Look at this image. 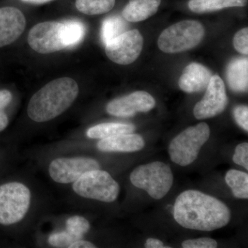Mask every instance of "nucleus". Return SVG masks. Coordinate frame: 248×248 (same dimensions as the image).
I'll return each instance as SVG.
<instances>
[{
	"instance_id": "6e6552de",
	"label": "nucleus",
	"mask_w": 248,
	"mask_h": 248,
	"mask_svg": "<svg viewBox=\"0 0 248 248\" xmlns=\"http://www.w3.org/2000/svg\"><path fill=\"white\" fill-rule=\"evenodd\" d=\"M28 43L34 51L50 54L66 49L62 22L48 21L34 26L28 35Z\"/></svg>"
},
{
	"instance_id": "423d86ee",
	"label": "nucleus",
	"mask_w": 248,
	"mask_h": 248,
	"mask_svg": "<svg viewBox=\"0 0 248 248\" xmlns=\"http://www.w3.org/2000/svg\"><path fill=\"white\" fill-rule=\"evenodd\" d=\"M205 35V29L195 20H184L165 29L159 39L158 46L169 54L182 53L200 45Z\"/></svg>"
},
{
	"instance_id": "bb28decb",
	"label": "nucleus",
	"mask_w": 248,
	"mask_h": 248,
	"mask_svg": "<svg viewBox=\"0 0 248 248\" xmlns=\"http://www.w3.org/2000/svg\"><path fill=\"white\" fill-rule=\"evenodd\" d=\"M234 48L239 53L248 55V29L244 28L236 32L234 37Z\"/></svg>"
},
{
	"instance_id": "a878e982",
	"label": "nucleus",
	"mask_w": 248,
	"mask_h": 248,
	"mask_svg": "<svg viewBox=\"0 0 248 248\" xmlns=\"http://www.w3.org/2000/svg\"><path fill=\"white\" fill-rule=\"evenodd\" d=\"M217 246L216 240L208 237L187 239L182 243V247L184 248H216Z\"/></svg>"
},
{
	"instance_id": "dca6fc26",
	"label": "nucleus",
	"mask_w": 248,
	"mask_h": 248,
	"mask_svg": "<svg viewBox=\"0 0 248 248\" xmlns=\"http://www.w3.org/2000/svg\"><path fill=\"white\" fill-rule=\"evenodd\" d=\"M162 0H128L122 10V16L129 22L146 20L157 13Z\"/></svg>"
},
{
	"instance_id": "5701e85b",
	"label": "nucleus",
	"mask_w": 248,
	"mask_h": 248,
	"mask_svg": "<svg viewBox=\"0 0 248 248\" xmlns=\"http://www.w3.org/2000/svg\"><path fill=\"white\" fill-rule=\"evenodd\" d=\"M126 22L121 16H114L107 18L103 22L102 27V40L104 45L110 41L125 32Z\"/></svg>"
},
{
	"instance_id": "72a5a7b5",
	"label": "nucleus",
	"mask_w": 248,
	"mask_h": 248,
	"mask_svg": "<svg viewBox=\"0 0 248 248\" xmlns=\"http://www.w3.org/2000/svg\"><path fill=\"white\" fill-rule=\"evenodd\" d=\"M23 2L28 3L31 4H43L49 2L52 0H22Z\"/></svg>"
},
{
	"instance_id": "ddd939ff",
	"label": "nucleus",
	"mask_w": 248,
	"mask_h": 248,
	"mask_svg": "<svg viewBox=\"0 0 248 248\" xmlns=\"http://www.w3.org/2000/svg\"><path fill=\"white\" fill-rule=\"evenodd\" d=\"M27 26L25 16L13 6L0 8V48L14 43Z\"/></svg>"
},
{
	"instance_id": "1a4fd4ad",
	"label": "nucleus",
	"mask_w": 248,
	"mask_h": 248,
	"mask_svg": "<svg viewBox=\"0 0 248 248\" xmlns=\"http://www.w3.org/2000/svg\"><path fill=\"white\" fill-rule=\"evenodd\" d=\"M100 169L97 160L86 156L60 157L48 166V173L54 182L60 184H73L84 173Z\"/></svg>"
},
{
	"instance_id": "4468645a",
	"label": "nucleus",
	"mask_w": 248,
	"mask_h": 248,
	"mask_svg": "<svg viewBox=\"0 0 248 248\" xmlns=\"http://www.w3.org/2000/svg\"><path fill=\"white\" fill-rule=\"evenodd\" d=\"M212 77L213 74L208 68L194 62L184 68L179 78V86L186 93L202 92L208 87Z\"/></svg>"
},
{
	"instance_id": "393cba45",
	"label": "nucleus",
	"mask_w": 248,
	"mask_h": 248,
	"mask_svg": "<svg viewBox=\"0 0 248 248\" xmlns=\"http://www.w3.org/2000/svg\"><path fill=\"white\" fill-rule=\"evenodd\" d=\"M76 240L67 231L58 232L49 236L48 244L54 248H69Z\"/></svg>"
},
{
	"instance_id": "39448f33",
	"label": "nucleus",
	"mask_w": 248,
	"mask_h": 248,
	"mask_svg": "<svg viewBox=\"0 0 248 248\" xmlns=\"http://www.w3.org/2000/svg\"><path fill=\"white\" fill-rule=\"evenodd\" d=\"M210 136V129L205 122L185 129L170 143L169 153L172 162L180 166L192 164Z\"/></svg>"
},
{
	"instance_id": "f03ea898",
	"label": "nucleus",
	"mask_w": 248,
	"mask_h": 248,
	"mask_svg": "<svg viewBox=\"0 0 248 248\" xmlns=\"http://www.w3.org/2000/svg\"><path fill=\"white\" fill-rule=\"evenodd\" d=\"M79 93L76 80L71 78L54 79L31 98L27 107L28 116L37 123L53 120L73 105Z\"/></svg>"
},
{
	"instance_id": "a211bd4d",
	"label": "nucleus",
	"mask_w": 248,
	"mask_h": 248,
	"mask_svg": "<svg viewBox=\"0 0 248 248\" xmlns=\"http://www.w3.org/2000/svg\"><path fill=\"white\" fill-rule=\"evenodd\" d=\"M248 0H189L187 7L195 14H206L247 6Z\"/></svg>"
},
{
	"instance_id": "aec40b11",
	"label": "nucleus",
	"mask_w": 248,
	"mask_h": 248,
	"mask_svg": "<svg viewBox=\"0 0 248 248\" xmlns=\"http://www.w3.org/2000/svg\"><path fill=\"white\" fill-rule=\"evenodd\" d=\"M62 26L66 48H73L84 40L86 29L82 22L77 19H69L62 22Z\"/></svg>"
},
{
	"instance_id": "f257e3e1",
	"label": "nucleus",
	"mask_w": 248,
	"mask_h": 248,
	"mask_svg": "<svg viewBox=\"0 0 248 248\" xmlns=\"http://www.w3.org/2000/svg\"><path fill=\"white\" fill-rule=\"evenodd\" d=\"M173 216L183 228L208 232L228 225L231 213L226 204L218 199L199 190H189L178 196Z\"/></svg>"
},
{
	"instance_id": "473e14b6",
	"label": "nucleus",
	"mask_w": 248,
	"mask_h": 248,
	"mask_svg": "<svg viewBox=\"0 0 248 248\" xmlns=\"http://www.w3.org/2000/svg\"><path fill=\"white\" fill-rule=\"evenodd\" d=\"M9 120L4 109L0 108V132H2L9 125Z\"/></svg>"
},
{
	"instance_id": "c756f323",
	"label": "nucleus",
	"mask_w": 248,
	"mask_h": 248,
	"mask_svg": "<svg viewBox=\"0 0 248 248\" xmlns=\"http://www.w3.org/2000/svg\"><path fill=\"white\" fill-rule=\"evenodd\" d=\"M13 100V94L9 90H0V108H6Z\"/></svg>"
},
{
	"instance_id": "9b49d317",
	"label": "nucleus",
	"mask_w": 248,
	"mask_h": 248,
	"mask_svg": "<svg viewBox=\"0 0 248 248\" xmlns=\"http://www.w3.org/2000/svg\"><path fill=\"white\" fill-rule=\"evenodd\" d=\"M203 99L196 104L193 113L197 120L211 118L222 113L228 104L224 83L219 76L212 77Z\"/></svg>"
},
{
	"instance_id": "2eb2a0df",
	"label": "nucleus",
	"mask_w": 248,
	"mask_h": 248,
	"mask_svg": "<svg viewBox=\"0 0 248 248\" xmlns=\"http://www.w3.org/2000/svg\"><path fill=\"white\" fill-rule=\"evenodd\" d=\"M145 146V141L138 134L125 133L98 141L99 151L106 153H134L141 151Z\"/></svg>"
},
{
	"instance_id": "4be33fe9",
	"label": "nucleus",
	"mask_w": 248,
	"mask_h": 248,
	"mask_svg": "<svg viewBox=\"0 0 248 248\" xmlns=\"http://www.w3.org/2000/svg\"><path fill=\"white\" fill-rule=\"evenodd\" d=\"M116 0H76L77 9L88 16L107 14L115 7Z\"/></svg>"
},
{
	"instance_id": "b1692460",
	"label": "nucleus",
	"mask_w": 248,
	"mask_h": 248,
	"mask_svg": "<svg viewBox=\"0 0 248 248\" xmlns=\"http://www.w3.org/2000/svg\"><path fill=\"white\" fill-rule=\"evenodd\" d=\"M66 231L76 239H83L91 229L90 222L84 217L73 216L67 219Z\"/></svg>"
},
{
	"instance_id": "6ab92c4d",
	"label": "nucleus",
	"mask_w": 248,
	"mask_h": 248,
	"mask_svg": "<svg viewBox=\"0 0 248 248\" xmlns=\"http://www.w3.org/2000/svg\"><path fill=\"white\" fill-rule=\"evenodd\" d=\"M135 130L133 124L103 123L88 129L86 136L93 140H103L121 134L132 133Z\"/></svg>"
},
{
	"instance_id": "cd10ccee",
	"label": "nucleus",
	"mask_w": 248,
	"mask_h": 248,
	"mask_svg": "<svg viewBox=\"0 0 248 248\" xmlns=\"http://www.w3.org/2000/svg\"><path fill=\"white\" fill-rule=\"evenodd\" d=\"M232 159L235 164L248 170V143L247 142L240 143L236 147Z\"/></svg>"
},
{
	"instance_id": "412c9836",
	"label": "nucleus",
	"mask_w": 248,
	"mask_h": 248,
	"mask_svg": "<svg viewBox=\"0 0 248 248\" xmlns=\"http://www.w3.org/2000/svg\"><path fill=\"white\" fill-rule=\"evenodd\" d=\"M225 180L231 187L233 195L236 198L248 199V173L237 170H230L227 172Z\"/></svg>"
},
{
	"instance_id": "f3484780",
	"label": "nucleus",
	"mask_w": 248,
	"mask_h": 248,
	"mask_svg": "<svg viewBox=\"0 0 248 248\" xmlns=\"http://www.w3.org/2000/svg\"><path fill=\"white\" fill-rule=\"evenodd\" d=\"M248 58H237L230 62L226 68L228 86L236 93L247 92L248 87Z\"/></svg>"
},
{
	"instance_id": "7c9ffc66",
	"label": "nucleus",
	"mask_w": 248,
	"mask_h": 248,
	"mask_svg": "<svg viewBox=\"0 0 248 248\" xmlns=\"http://www.w3.org/2000/svg\"><path fill=\"white\" fill-rule=\"evenodd\" d=\"M97 246L91 241L81 239L75 240L68 248H95Z\"/></svg>"
},
{
	"instance_id": "f8f14e48",
	"label": "nucleus",
	"mask_w": 248,
	"mask_h": 248,
	"mask_svg": "<svg viewBox=\"0 0 248 248\" xmlns=\"http://www.w3.org/2000/svg\"><path fill=\"white\" fill-rule=\"evenodd\" d=\"M155 104V99L151 94L145 91H136L111 101L107 104V111L115 117H131L138 112L151 110Z\"/></svg>"
},
{
	"instance_id": "2f4dec72",
	"label": "nucleus",
	"mask_w": 248,
	"mask_h": 248,
	"mask_svg": "<svg viewBox=\"0 0 248 248\" xmlns=\"http://www.w3.org/2000/svg\"><path fill=\"white\" fill-rule=\"evenodd\" d=\"M145 247L146 248H169L165 247L164 243L161 240L154 239V238H149L146 240L145 243Z\"/></svg>"
},
{
	"instance_id": "7ed1b4c3",
	"label": "nucleus",
	"mask_w": 248,
	"mask_h": 248,
	"mask_svg": "<svg viewBox=\"0 0 248 248\" xmlns=\"http://www.w3.org/2000/svg\"><path fill=\"white\" fill-rule=\"evenodd\" d=\"M130 180L134 186L146 191L152 198L159 200L170 190L174 177L169 165L154 161L135 168L130 174Z\"/></svg>"
},
{
	"instance_id": "0eeeda50",
	"label": "nucleus",
	"mask_w": 248,
	"mask_h": 248,
	"mask_svg": "<svg viewBox=\"0 0 248 248\" xmlns=\"http://www.w3.org/2000/svg\"><path fill=\"white\" fill-rule=\"evenodd\" d=\"M72 184V188L76 195L104 203L115 202L120 192L118 183L110 174L101 169L84 173Z\"/></svg>"
},
{
	"instance_id": "c85d7f7f",
	"label": "nucleus",
	"mask_w": 248,
	"mask_h": 248,
	"mask_svg": "<svg viewBox=\"0 0 248 248\" xmlns=\"http://www.w3.org/2000/svg\"><path fill=\"white\" fill-rule=\"evenodd\" d=\"M234 120L236 124L244 129L245 131H248V106H238L233 111Z\"/></svg>"
},
{
	"instance_id": "9d476101",
	"label": "nucleus",
	"mask_w": 248,
	"mask_h": 248,
	"mask_svg": "<svg viewBox=\"0 0 248 248\" xmlns=\"http://www.w3.org/2000/svg\"><path fill=\"white\" fill-rule=\"evenodd\" d=\"M143 45V39L140 31H126L105 45L106 54L114 63L128 65L140 57Z\"/></svg>"
},
{
	"instance_id": "20e7f679",
	"label": "nucleus",
	"mask_w": 248,
	"mask_h": 248,
	"mask_svg": "<svg viewBox=\"0 0 248 248\" xmlns=\"http://www.w3.org/2000/svg\"><path fill=\"white\" fill-rule=\"evenodd\" d=\"M31 199L30 189L22 182L0 185V224L12 226L22 221L30 209Z\"/></svg>"
}]
</instances>
